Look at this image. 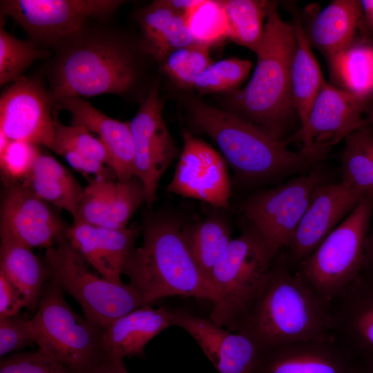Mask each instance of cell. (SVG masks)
<instances>
[{
	"mask_svg": "<svg viewBox=\"0 0 373 373\" xmlns=\"http://www.w3.org/2000/svg\"><path fill=\"white\" fill-rule=\"evenodd\" d=\"M327 302L304 281L282 250L234 326L264 350L331 337Z\"/></svg>",
	"mask_w": 373,
	"mask_h": 373,
	"instance_id": "obj_1",
	"label": "cell"
},
{
	"mask_svg": "<svg viewBox=\"0 0 373 373\" xmlns=\"http://www.w3.org/2000/svg\"><path fill=\"white\" fill-rule=\"evenodd\" d=\"M296 48L294 25L280 17L276 2L268 1L257 64L248 84L230 99L237 115L283 140L293 106L291 66Z\"/></svg>",
	"mask_w": 373,
	"mask_h": 373,
	"instance_id": "obj_2",
	"label": "cell"
},
{
	"mask_svg": "<svg viewBox=\"0 0 373 373\" xmlns=\"http://www.w3.org/2000/svg\"><path fill=\"white\" fill-rule=\"evenodd\" d=\"M193 127L209 136L226 161L243 180L264 182L305 171L315 164L300 151L235 113L218 109L198 99L189 103Z\"/></svg>",
	"mask_w": 373,
	"mask_h": 373,
	"instance_id": "obj_3",
	"label": "cell"
},
{
	"mask_svg": "<svg viewBox=\"0 0 373 373\" xmlns=\"http://www.w3.org/2000/svg\"><path fill=\"white\" fill-rule=\"evenodd\" d=\"M55 48L48 89L53 103L68 97L123 95L135 83L137 68L131 51L108 33L85 28Z\"/></svg>",
	"mask_w": 373,
	"mask_h": 373,
	"instance_id": "obj_4",
	"label": "cell"
},
{
	"mask_svg": "<svg viewBox=\"0 0 373 373\" xmlns=\"http://www.w3.org/2000/svg\"><path fill=\"white\" fill-rule=\"evenodd\" d=\"M182 226L163 217L150 219L144 226L142 245L136 249L124 273L144 305L172 296L216 301L188 249Z\"/></svg>",
	"mask_w": 373,
	"mask_h": 373,
	"instance_id": "obj_5",
	"label": "cell"
},
{
	"mask_svg": "<svg viewBox=\"0 0 373 373\" xmlns=\"http://www.w3.org/2000/svg\"><path fill=\"white\" fill-rule=\"evenodd\" d=\"M44 261L49 279L76 300L84 316L96 327L103 328L144 305L141 295L130 284L113 282L93 273L66 236L46 249Z\"/></svg>",
	"mask_w": 373,
	"mask_h": 373,
	"instance_id": "obj_6",
	"label": "cell"
},
{
	"mask_svg": "<svg viewBox=\"0 0 373 373\" xmlns=\"http://www.w3.org/2000/svg\"><path fill=\"white\" fill-rule=\"evenodd\" d=\"M35 343L75 373H87L104 356L101 328L75 312L53 280L45 284L30 319Z\"/></svg>",
	"mask_w": 373,
	"mask_h": 373,
	"instance_id": "obj_7",
	"label": "cell"
},
{
	"mask_svg": "<svg viewBox=\"0 0 373 373\" xmlns=\"http://www.w3.org/2000/svg\"><path fill=\"white\" fill-rule=\"evenodd\" d=\"M372 212L371 191L296 269L324 301L360 273Z\"/></svg>",
	"mask_w": 373,
	"mask_h": 373,
	"instance_id": "obj_8",
	"label": "cell"
},
{
	"mask_svg": "<svg viewBox=\"0 0 373 373\" xmlns=\"http://www.w3.org/2000/svg\"><path fill=\"white\" fill-rule=\"evenodd\" d=\"M274 258L260 234L249 224L233 238L209 277L216 297L209 319L233 332L238 318Z\"/></svg>",
	"mask_w": 373,
	"mask_h": 373,
	"instance_id": "obj_9",
	"label": "cell"
},
{
	"mask_svg": "<svg viewBox=\"0 0 373 373\" xmlns=\"http://www.w3.org/2000/svg\"><path fill=\"white\" fill-rule=\"evenodd\" d=\"M325 172L314 169L278 186L255 193L242 205L249 224L260 234L275 258L289 246L315 189L328 182Z\"/></svg>",
	"mask_w": 373,
	"mask_h": 373,
	"instance_id": "obj_10",
	"label": "cell"
},
{
	"mask_svg": "<svg viewBox=\"0 0 373 373\" xmlns=\"http://www.w3.org/2000/svg\"><path fill=\"white\" fill-rule=\"evenodd\" d=\"M118 0H6L1 16L12 18L39 46L55 47L81 32L92 18L107 17L122 3Z\"/></svg>",
	"mask_w": 373,
	"mask_h": 373,
	"instance_id": "obj_11",
	"label": "cell"
},
{
	"mask_svg": "<svg viewBox=\"0 0 373 373\" xmlns=\"http://www.w3.org/2000/svg\"><path fill=\"white\" fill-rule=\"evenodd\" d=\"M367 99L326 82L323 85L305 126L287 139L302 142L300 150L316 163L331 148L368 124L363 113Z\"/></svg>",
	"mask_w": 373,
	"mask_h": 373,
	"instance_id": "obj_12",
	"label": "cell"
},
{
	"mask_svg": "<svg viewBox=\"0 0 373 373\" xmlns=\"http://www.w3.org/2000/svg\"><path fill=\"white\" fill-rule=\"evenodd\" d=\"M330 335L359 372H373V279L361 273L327 301Z\"/></svg>",
	"mask_w": 373,
	"mask_h": 373,
	"instance_id": "obj_13",
	"label": "cell"
},
{
	"mask_svg": "<svg viewBox=\"0 0 373 373\" xmlns=\"http://www.w3.org/2000/svg\"><path fill=\"white\" fill-rule=\"evenodd\" d=\"M128 123L135 148L134 176L142 183L145 202L151 206L162 175L180 155L162 117L157 82Z\"/></svg>",
	"mask_w": 373,
	"mask_h": 373,
	"instance_id": "obj_14",
	"label": "cell"
},
{
	"mask_svg": "<svg viewBox=\"0 0 373 373\" xmlns=\"http://www.w3.org/2000/svg\"><path fill=\"white\" fill-rule=\"evenodd\" d=\"M53 101L43 81L21 77L0 98V132L9 140L51 149L55 138Z\"/></svg>",
	"mask_w": 373,
	"mask_h": 373,
	"instance_id": "obj_15",
	"label": "cell"
},
{
	"mask_svg": "<svg viewBox=\"0 0 373 373\" xmlns=\"http://www.w3.org/2000/svg\"><path fill=\"white\" fill-rule=\"evenodd\" d=\"M183 148L167 191L216 208L228 207L231 190L222 157L187 131H183Z\"/></svg>",
	"mask_w": 373,
	"mask_h": 373,
	"instance_id": "obj_16",
	"label": "cell"
},
{
	"mask_svg": "<svg viewBox=\"0 0 373 373\" xmlns=\"http://www.w3.org/2000/svg\"><path fill=\"white\" fill-rule=\"evenodd\" d=\"M371 191L343 181L319 185L286 249L290 266L296 269Z\"/></svg>",
	"mask_w": 373,
	"mask_h": 373,
	"instance_id": "obj_17",
	"label": "cell"
},
{
	"mask_svg": "<svg viewBox=\"0 0 373 373\" xmlns=\"http://www.w3.org/2000/svg\"><path fill=\"white\" fill-rule=\"evenodd\" d=\"M0 236L31 249L48 248L68 227L51 204L20 184H3Z\"/></svg>",
	"mask_w": 373,
	"mask_h": 373,
	"instance_id": "obj_18",
	"label": "cell"
},
{
	"mask_svg": "<svg viewBox=\"0 0 373 373\" xmlns=\"http://www.w3.org/2000/svg\"><path fill=\"white\" fill-rule=\"evenodd\" d=\"M169 311L172 325L191 336L218 373L254 372L260 350L248 336L184 309Z\"/></svg>",
	"mask_w": 373,
	"mask_h": 373,
	"instance_id": "obj_19",
	"label": "cell"
},
{
	"mask_svg": "<svg viewBox=\"0 0 373 373\" xmlns=\"http://www.w3.org/2000/svg\"><path fill=\"white\" fill-rule=\"evenodd\" d=\"M137 225L113 229L73 222L66 238L72 247L107 280L121 283L136 251Z\"/></svg>",
	"mask_w": 373,
	"mask_h": 373,
	"instance_id": "obj_20",
	"label": "cell"
},
{
	"mask_svg": "<svg viewBox=\"0 0 373 373\" xmlns=\"http://www.w3.org/2000/svg\"><path fill=\"white\" fill-rule=\"evenodd\" d=\"M253 373H359L331 337L261 350Z\"/></svg>",
	"mask_w": 373,
	"mask_h": 373,
	"instance_id": "obj_21",
	"label": "cell"
},
{
	"mask_svg": "<svg viewBox=\"0 0 373 373\" xmlns=\"http://www.w3.org/2000/svg\"><path fill=\"white\" fill-rule=\"evenodd\" d=\"M54 108L67 111L71 115L70 124L97 134L109 153L117 180L134 176L135 148L128 122L108 117L79 97L61 98L55 102Z\"/></svg>",
	"mask_w": 373,
	"mask_h": 373,
	"instance_id": "obj_22",
	"label": "cell"
},
{
	"mask_svg": "<svg viewBox=\"0 0 373 373\" xmlns=\"http://www.w3.org/2000/svg\"><path fill=\"white\" fill-rule=\"evenodd\" d=\"M172 326L169 309L141 306L101 328L100 345L107 356L142 358L146 344Z\"/></svg>",
	"mask_w": 373,
	"mask_h": 373,
	"instance_id": "obj_23",
	"label": "cell"
},
{
	"mask_svg": "<svg viewBox=\"0 0 373 373\" xmlns=\"http://www.w3.org/2000/svg\"><path fill=\"white\" fill-rule=\"evenodd\" d=\"M146 52L160 63L171 52L195 44L184 14L166 0L155 1L137 15Z\"/></svg>",
	"mask_w": 373,
	"mask_h": 373,
	"instance_id": "obj_24",
	"label": "cell"
},
{
	"mask_svg": "<svg viewBox=\"0 0 373 373\" xmlns=\"http://www.w3.org/2000/svg\"><path fill=\"white\" fill-rule=\"evenodd\" d=\"M0 274L24 298L26 308L37 310L49 274L44 260L32 249L0 236Z\"/></svg>",
	"mask_w": 373,
	"mask_h": 373,
	"instance_id": "obj_25",
	"label": "cell"
},
{
	"mask_svg": "<svg viewBox=\"0 0 373 373\" xmlns=\"http://www.w3.org/2000/svg\"><path fill=\"white\" fill-rule=\"evenodd\" d=\"M20 184L37 196L68 212L74 218L84 189L56 159L40 153L32 169Z\"/></svg>",
	"mask_w": 373,
	"mask_h": 373,
	"instance_id": "obj_26",
	"label": "cell"
},
{
	"mask_svg": "<svg viewBox=\"0 0 373 373\" xmlns=\"http://www.w3.org/2000/svg\"><path fill=\"white\" fill-rule=\"evenodd\" d=\"M362 8L354 0H335L314 19L310 31L312 41L328 57L353 45Z\"/></svg>",
	"mask_w": 373,
	"mask_h": 373,
	"instance_id": "obj_27",
	"label": "cell"
},
{
	"mask_svg": "<svg viewBox=\"0 0 373 373\" xmlns=\"http://www.w3.org/2000/svg\"><path fill=\"white\" fill-rule=\"evenodd\" d=\"M294 25L296 48L291 66V96L294 108L299 117L300 127H303L325 82L307 35L298 20Z\"/></svg>",
	"mask_w": 373,
	"mask_h": 373,
	"instance_id": "obj_28",
	"label": "cell"
},
{
	"mask_svg": "<svg viewBox=\"0 0 373 373\" xmlns=\"http://www.w3.org/2000/svg\"><path fill=\"white\" fill-rule=\"evenodd\" d=\"M182 233L194 261L209 282L213 266L233 239L229 224L220 217H211L183 225Z\"/></svg>",
	"mask_w": 373,
	"mask_h": 373,
	"instance_id": "obj_29",
	"label": "cell"
},
{
	"mask_svg": "<svg viewBox=\"0 0 373 373\" xmlns=\"http://www.w3.org/2000/svg\"><path fill=\"white\" fill-rule=\"evenodd\" d=\"M329 58L332 75L342 89L366 99L373 94V46L353 44Z\"/></svg>",
	"mask_w": 373,
	"mask_h": 373,
	"instance_id": "obj_30",
	"label": "cell"
},
{
	"mask_svg": "<svg viewBox=\"0 0 373 373\" xmlns=\"http://www.w3.org/2000/svg\"><path fill=\"white\" fill-rule=\"evenodd\" d=\"M222 3L229 38L255 52L263 37L268 1L226 0Z\"/></svg>",
	"mask_w": 373,
	"mask_h": 373,
	"instance_id": "obj_31",
	"label": "cell"
},
{
	"mask_svg": "<svg viewBox=\"0 0 373 373\" xmlns=\"http://www.w3.org/2000/svg\"><path fill=\"white\" fill-rule=\"evenodd\" d=\"M366 124L349 135L342 153L341 181L373 191V131Z\"/></svg>",
	"mask_w": 373,
	"mask_h": 373,
	"instance_id": "obj_32",
	"label": "cell"
},
{
	"mask_svg": "<svg viewBox=\"0 0 373 373\" xmlns=\"http://www.w3.org/2000/svg\"><path fill=\"white\" fill-rule=\"evenodd\" d=\"M0 26V85L16 82L36 60L50 55L32 41L21 40Z\"/></svg>",
	"mask_w": 373,
	"mask_h": 373,
	"instance_id": "obj_33",
	"label": "cell"
},
{
	"mask_svg": "<svg viewBox=\"0 0 373 373\" xmlns=\"http://www.w3.org/2000/svg\"><path fill=\"white\" fill-rule=\"evenodd\" d=\"M54 113L55 138L51 150L57 154L69 151L111 169L109 153L98 137L82 126L63 124Z\"/></svg>",
	"mask_w": 373,
	"mask_h": 373,
	"instance_id": "obj_34",
	"label": "cell"
},
{
	"mask_svg": "<svg viewBox=\"0 0 373 373\" xmlns=\"http://www.w3.org/2000/svg\"><path fill=\"white\" fill-rule=\"evenodd\" d=\"M184 17L196 43L210 47L229 37L222 1L200 0Z\"/></svg>",
	"mask_w": 373,
	"mask_h": 373,
	"instance_id": "obj_35",
	"label": "cell"
},
{
	"mask_svg": "<svg viewBox=\"0 0 373 373\" xmlns=\"http://www.w3.org/2000/svg\"><path fill=\"white\" fill-rule=\"evenodd\" d=\"M209 48L195 43L177 49L162 61V69L180 88H193L198 77L213 63Z\"/></svg>",
	"mask_w": 373,
	"mask_h": 373,
	"instance_id": "obj_36",
	"label": "cell"
},
{
	"mask_svg": "<svg viewBox=\"0 0 373 373\" xmlns=\"http://www.w3.org/2000/svg\"><path fill=\"white\" fill-rule=\"evenodd\" d=\"M251 66L249 60L235 57L213 62L198 77L193 88L201 93L230 91L245 80Z\"/></svg>",
	"mask_w": 373,
	"mask_h": 373,
	"instance_id": "obj_37",
	"label": "cell"
},
{
	"mask_svg": "<svg viewBox=\"0 0 373 373\" xmlns=\"http://www.w3.org/2000/svg\"><path fill=\"white\" fill-rule=\"evenodd\" d=\"M115 182L91 180L83 190L73 222L104 227L111 208Z\"/></svg>",
	"mask_w": 373,
	"mask_h": 373,
	"instance_id": "obj_38",
	"label": "cell"
},
{
	"mask_svg": "<svg viewBox=\"0 0 373 373\" xmlns=\"http://www.w3.org/2000/svg\"><path fill=\"white\" fill-rule=\"evenodd\" d=\"M143 202H146L145 190L138 178L133 176L126 180L115 181L111 208L103 227L113 229L126 228Z\"/></svg>",
	"mask_w": 373,
	"mask_h": 373,
	"instance_id": "obj_39",
	"label": "cell"
},
{
	"mask_svg": "<svg viewBox=\"0 0 373 373\" xmlns=\"http://www.w3.org/2000/svg\"><path fill=\"white\" fill-rule=\"evenodd\" d=\"M41 153L38 146L22 141L10 140L0 150V169L3 184H20L31 172Z\"/></svg>",
	"mask_w": 373,
	"mask_h": 373,
	"instance_id": "obj_40",
	"label": "cell"
},
{
	"mask_svg": "<svg viewBox=\"0 0 373 373\" xmlns=\"http://www.w3.org/2000/svg\"><path fill=\"white\" fill-rule=\"evenodd\" d=\"M0 373H75L38 347L36 350L10 354L0 360Z\"/></svg>",
	"mask_w": 373,
	"mask_h": 373,
	"instance_id": "obj_41",
	"label": "cell"
},
{
	"mask_svg": "<svg viewBox=\"0 0 373 373\" xmlns=\"http://www.w3.org/2000/svg\"><path fill=\"white\" fill-rule=\"evenodd\" d=\"M35 343L30 319L18 315L0 318V356Z\"/></svg>",
	"mask_w": 373,
	"mask_h": 373,
	"instance_id": "obj_42",
	"label": "cell"
},
{
	"mask_svg": "<svg viewBox=\"0 0 373 373\" xmlns=\"http://www.w3.org/2000/svg\"><path fill=\"white\" fill-rule=\"evenodd\" d=\"M26 303L17 289L0 274V318L18 315Z\"/></svg>",
	"mask_w": 373,
	"mask_h": 373,
	"instance_id": "obj_43",
	"label": "cell"
},
{
	"mask_svg": "<svg viewBox=\"0 0 373 373\" xmlns=\"http://www.w3.org/2000/svg\"><path fill=\"white\" fill-rule=\"evenodd\" d=\"M87 373H128L123 359L117 356H104Z\"/></svg>",
	"mask_w": 373,
	"mask_h": 373,
	"instance_id": "obj_44",
	"label": "cell"
},
{
	"mask_svg": "<svg viewBox=\"0 0 373 373\" xmlns=\"http://www.w3.org/2000/svg\"><path fill=\"white\" fill-rule=\"evenodd\" d=\"M360 273L373 279V224L370 228L365 242L363 260Z\"/></svg>",
	"mask_w": 373,
	"mask_h": 373,
	"instance_id": "obj_45",
	"label": "cell"
},
{
	"mask_svg": "<svg viewBox=\"0 0 373 373\" xmlns=\"http://www.w3.org/2000/svg\"><path fill=\"white\" fill-rule=\"evenodd\" d=\"M166 1L176 11L184 14L199 3L200 0H166Z\"/></svg>",
	"mask_w": 373,
	"mask_h": 373,
	"instance_id": "obj_46",
	"label": "cell"
},
{
	"mask_svg": "<svg viewBox=\"0 0 373 373\" xmlns=\"http://www.w3.org/2000/svg\"><path fill=\"white\" fill-rule=\"evenodd\" d=\"M362 11L366 15V17L373 27V0L360 1Z\"/></svg>",
	"mask_w": 373,
	"mask_h": 373,
	"instance_id": "obj_47",
	"label": "cell"
},
{
	"mask_svg": "<svg viewBox=\"0 0 373 373\" xmlns=\"http://www.w3.org/2000/svg\"><path fill=\"white\" fill-rule=\"evenodd\" d=\"M366 120L368 124H373V106L370 108H366Z\"/></svg>",
	"mask_w": 373,
	"mask_h": 373,
	"instance_id": "obj_48",
	"label": "cell"
},
{
	"mask_svg": "<svg viewBox=\"0 0 373 373\" xmlns=\"http://www.w3.org/2000/svg\"><path fill=\"white\" fill-rule=\"evenodd\" d=\"M360 373H373V372H360Z\"/></svg>",
	"mask_w": 373,
	"mask_h": 373,
	"instance_id": "obj_49",
	"label": "cell"
}]
</instances>
